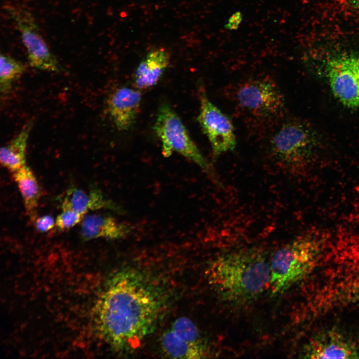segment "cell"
Wrapping results in <instances>:
<instances>
[{
    "mask_svg": "<svg viewBox=\"0 0 359 359\" xmlns=\"http://www.w3.org/2000/svg\"><path fill=\"white\" fill-rule=\"evenodd\" d=\"M166 299L161 288L142 273L121 270L109 279L96 305L97 331L117 351L135 350L156 329Z\"/></svg>",
    "mask_w": 359,
    "mask_h": 359,
    "instance_id": "6da1fadb",
    "label": "cell"
},
{
    "mask_svg": "<svg viewBox=\"0 0 359 359\" xmlns=\"http://www.w3.org/2000/svg\"><path fill=\"white\" fill-rule=\"evenodd\" d=\"M208 279L223 300L246 304L258 298L269 285V261L256 248L232 251L213 261Z\"/></svg>",
    "mask_w": 359,
    "mask_h": 359,
    "instance_id": "7a4b0ae2",
    "label": "cell"
},
{
    "mask_svg": "<svg viewBox=\"0 0 359 359\" xmlns=\"http://www.w3.org/2000/svg\"><path fill=\"white\" fill-rule=\"evenodd\" d=\"M321 247L319 238L307 233L276 250L269 261L272 295L284 293L310 274L317 265Z\"/></svg>",
    "mask_w": 359,
    "mask_h": 359,
    "instance_id": "3957f363",
    "label": "cell"
},
{
    "mask_svg": "<svg viewBox=\"0 0 359 359\" xmlns=\"http://www.w3.org/2000/svg\"><path fill=\"white\" fill-rule=\"evenodd\" d=\"M317 136L307 124L298 120L281 125L269 141L271 155L284 165L296 167L308 163L318 146Z\"/></svg>",
    "mask_w": 359,
    "mask_h": 359,
    "instance_id": "277c9868",
    "label": "cell"
},
{
    "mask_svg": "<svg viewBox=\"0 0 359 359\" xmlns=\"http://www.w3.org/2000/svg\"><path fill=\"white\" fill-rule=\"evenodd\" d=\"M154 129L161 142L165 157L176 152L192 161L207 174L212 175L209 164L191 140L180 118L168 104L160 106Z\"/></svg>",
    "mask_w": 359,
    "mask_h": 359,
    "instance_id": "5b68a950",
    "label": "cell"
},
{
    "mask_svg": "<svg viewBox=\"0 0 359 359\" xmlns=\"http://www.w3.org/2000/svg\"><path fill=\"white\" fill-rule=\"evenodd\" d=\"M235 100L242 111L256 118L275 116L284 108L282 93L267 77L252 78L240 83L236 91Z\"/></svg>",
    "mask_w": 359,
    "mask_h": 359,
    "instance_id": "8992f818",
    "label": "cell"
},
{
    "mask_svg": "<svg viewBox=\"0 0 359 359\" xmlns=\"http://www.w3.org/2000/svg\"><path fill=\"white\" fill-rule=\"evenodd\" d=\"M4 9L20 33L30 66L39 70L60 72L61 65L40 34L32 13L18 5H8Z\"/></svg>",
    "mask_w": 359,
    "mask_h": 359,
    "instance_id": "52a82bcc",
    "label": "cell"
},
{
    "mask_svg": "<svg viewBox=\"0 0 359 359\" xmlns=\"http://www.w3.org/2000/svg\"><path fill=\"white\" fill-rule=\"evenodd\" d=\"M160 347L168 358L199 359L211 355L209 347L196 325L190 319H176L163 333Z\"/></svg>",
    "mask_w": 359,
    "mask_h": 359,
    "instance_id": "ba28073f",
    "label": "cell"
},
{
    "mask_svg": "<svg viewBox=\"0 0 359 359\" xmlns=\"http://www.w3.org/2000/svg\"><path fill=\"white\" fill-rule=\"evenodd\" d=\"M325 74L335 98L347 108L359 109V55L332 58L326 64Z\"/></svg>",
    "mask_w": 359,
    "mask_h": 359,
    "instance_id": "9c48e42d",
    "label": "cell"
},
{
    "mask_svg": "<svg viewBox=\"0 0 359 359\" xmlns=\"http://www.w3.org/2000/svg\"><path fill=\"white\" fill-rule=\"evenodd\" d=\"M200 92L197 120L211 144L214 156L218 157L234 149V128L229 118L208 99L204 91Z\"/></svg>",
    "mask_w": 359,
    "mask_h": 359,
    "instance_id": "30bf717a",
    "label": "cell"
},
{
    "mask_svg": "<svg viewBox=\"0 0 359 359\" xmlns=\"http://www.w3.org/2000/svg\"><path fill=\"white\" fill-rule=\"evenodd\" d=\"M303 358L358 359L359 346L344 334L330 330L316 335L304 348Z\"/></svg>",
    "mask_w": 359,
    "mask_h": 359,
    "instance_id": "8fae6325",
    "label": "cell"
},
{
    "mask_svg": "<svg viewBox=\"0 0 359 359\" xmlns=\"http://www.w3.org/2000/svg\"><path fill=\"white\" fill-rule=\"evenodd\" d=\"M141 101L140 90L128 87H119L109 95L107 100L108 113L118 130L126 131L133 126Z\"/></svg>",
    "mask_w": 359,
    "mask_h": 359,
    "instance_id": "7c38bea8",
    "label": "cell"
},
{
    "mask_svg": "<svg viewBox=\"0 0 359 359\" xmlns=\"http://www.w3.org/2000/svg\"><path fill=\"white\" fill-rule=\"evenodd\" d=\"M130 227L120 223L107 214H92L84 216L81 221L80 237L84 241L98 238L118 239L127 235Z\"/></svg>",
    "mask_w": 359,
    "mask_h": 359,
    "instance_id": "4fadbf2b",
    "label": "cell"
},
{
    "mask_svg": "<svg viewBox=\"0 0 359 359\" xmlns=\"http://www.w3.org/2000/svg\"><path fill=\"white\" fill-rule=\"evenodd\" d=\"M63 210H72L85 215L90 210L102 208L119 211V207L111 200L108 199L96 187H92L89 191H85L76 187H71L66 191L61 202Z\"/></svg>",
    "mask_w": 359,
    "mask_h": 359,
    "instance_id": "5bb4252c",
    "label": "cell"
},
{
    "mask_svg": "<svg viewBox=\"0 0 359 359\" xmlns=\"http://www.w3.org/2000/svg\"><path fill=\"white\" fill-rule=\"evenodd\" d=\"M170 55L164 48L150 51L136 69L134 84L138 90L146 89L155 85L170 64Z\"/></svg>",
    "mask_w": 359,
    "mask_h": 359,
    "instance_id": "9a60e30c",
    "label": "cell"
},
{
    "mask_svg": "<svg viewBox=\"0 0 359 359\" xmlns=\"http://www.w3.org/2000/svg\"><path fill=\"white\" fill-rule=\"evenodd\" d=\"M32 121L24 124L7 144L0 147V165L12 173L26 165V150Z\"/></svg>",
    "mask_w": 359,
    "mask_h": 359,
    "instance_id": "2e32d148",
    "label": "cell"
},
{
    "mask_svg": "<svg viewBox=\"0 0 359 359\" xmlns=\"http://www.w3.org/2000/svg\"><path fill=\"white\" fill-rule=\"evenodd\" d=\"M12 177L20 192L26 211L33 220L41 195L37 179L27 165L13 173Z\"/></svg>",
    "mask_w": 359,
    "mask_h": 359,
    "instance_id": "e0dca14e",
    "label": "cell"
},
{
    "mask_svg": "<svg viewBox=\"0 0 359 359\" xmlns=\"http://www.w3.org/2000/svg\"><path fill=\"white\" fill-rule=\"evenodd\" d=\"M25 66L21 62L0 52V95L9 94L21 77Z\"/></svg>",
    "mask_w": 359,
    "mask_h": 359,
    "instance_id": "ac0fdd59",
    "label": "cell"
},
{
    "mask_svg": "<svg viewBox=\"0 0 359 359\" xmlns=\"http://www.w3.org/2000/svg\"><path fill=\"white\" fill-rule=\"evenodd\" d=\"M84 216L72 210H63L56 217L55 226L59 231L68 230L81 222Z\"/></svg>",
    "mask_w": 359,
    "mask_h": 359,
    "instance_id": "d6986e66",
    "label": "cell"
},
{
    "mask_svg": "<svg viewBox=\"0 0 359 359\" xmlns=\"http://www.w3.org/2000/svg\"><path fill=\"white\" fill-rule=\"evenodd\" d=\"M33 221L36 229L40 232H47L55 226V221L53 216L50 215L35 218Z\"/></svg>",
    "mask_w": 359,
    "mask_h": 359,
    "instance_id": "ffe728a7",
    "label": "cell"
},
{
    "mask_svg": "<svg viewBox=\"0 0 359 359\" xmlns=\"http://www.w3.org/2000/svg\"><path fill=\"white\" fill-rule=\"evenodd\" d=\"M347 1L351 7L359 10V0H347Z\"/></svg>",
    "mask_w": 359,
    "mask_h": 359,
    "instance_id": "44dd1931",
    "label": "cell"
}]
</instances>
